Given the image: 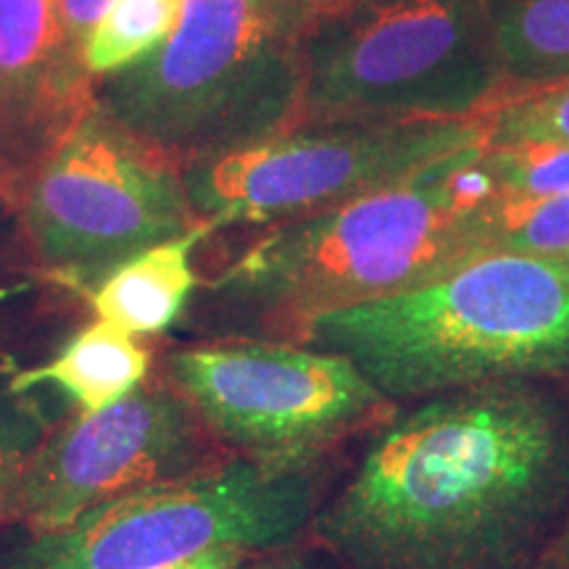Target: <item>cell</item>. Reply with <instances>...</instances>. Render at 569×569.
Masks as SVG:
<instances>
[{"label":"cell","mask_w":569,"mask_h":569,"mask_svg":"<svg viewBox=\"0 0 569 569\" xmlns=\"http://www.w3.org/2000/svg\"><path fill=\"white\" fill-rule=\"evenodd\" d=\"M184 0H113L84 42L88 74L111 77L159 51L172 38Z\"/></svg>","instance_id":"obj_15"},{"label":"cell","mask_w":569,"mask_h":569,"mask_svg":"<svg viewBox=\"0 0 569 569\" xmlns=\"http://www.w3.org/2000/svg\"><path fill=\"white\" fill-rule=\"evenodd\" d=\"M486 159L511 193L532 198L569 193V142L488 146Z\"/></svg>","instance_id":"obj_19"},{"label":"cell","mask_w":569,"mask_h":569,"mask_svg":"<svg viewBox=\"0 0 569 569\" xmlns=\"http://www.w3.org/2000/svg\"><path fill=\"white\" fill-rule=\"evenodd\" d=\"M209 438L167 380L142 382L111 407L51 427L21 475L11 525L59 530L117 498L201 472L213 465Z\"/></svg>","instance_id":"obj_10"},{"label":"cell","mask_w":569,"mask_h":569,"mask_svg":"<svg viewBox=\"0 0 569 569\" xmlns=\"http://www.w3.org/2000/svg\"><path fill=\"white\" fill-rule=\"evenodd\" d=\"M478 142H488L482 117L303 122L193 163L182 180L211 230L282 224L409 180Z\"/></svg>","instance_id":"obj_8"},{"label":"cell","mask_w":569,"mask_h":569,"mask_svg":"<svg viewBox=\"0 0 569 569\" xmlns=\"http://www.w3.org/2000/svg\"><path fill=\"white\" fill-rule=\"evenodd\" d=\"M17 198L34 259L88 293L134 253L206 224L190 203L182 169L127 132L98 101Z\"/></svg>","instance_id":"obj_7"},{"label":"cell","mask_w":569,"mask_h":569,"mask_svg":"<svg viewBox=\"0 0 569 569\" xmlns=\"http://www.w3.org/2000/svg\"><path fill=\"white\" fill-rule=\"evenodd\" d=\"M348 0H253L259 17L267 21L280 38L296 42L303 38L327 13L338 11Z\"/></svg>","instance_id":"obj_20"},{"label":"cell","mask_w":569,"mask_h":569,"mask_svg":"<svg viewBox=\"0 0 569 569\" xmlns=\"http://www.w3.org/2000/svg\"><path fill=\"white\" fill-rule=\"evenodd\" d=\"M301 343L346 356L388 401L569 375V264L486 253L407 293L319 317Z\"/></svg>","instance_id":"obj_3"},{"label":"cell","mask_w":569,"mask_h":569,"mask_svg":"<svg viewBox=\"0 0 569 569\" xmlns=\"http://www.w3.org/2000/svg\"><path fill=\"white\" fill-rule=\"evenodd\" d=\"M151 365V351L138 338L98 319L69 338L48 365L17 372L11 382L17 390L51 386L74 403L77 415H92L148 382Z\"/></svg>","instance_id":"obj_13"},{"label":"cell","mask_w":569,"mask_h":569,"mask_svg":"<svg viewBox=\"0 0 569 569\" xmlns=\"http://www.w3.org/2000/svg\"><path fill=\"white\" fill-rule=\"evenodd\" d=\"M51 427L34 390H17L11 380H0V528H11L17 486Z\"/></svg>","instance_id":"obj_18"},{"label":"cell","mask_w":569,"mask_h":569,"mask_svg":"<svg viewBox=\"0 0 569 569\" xmlns=\"http://www.w3.org/2000/svg\"><path fill=\"white\" fill-rule=\"evenodd\" d=\"M163 380L234 457L269 461H317L390 409L346 356L284 340L182 348Z\"/></svg>","instance_id":"obj_9"},{"label":"cell","mask_w":569,"mask_h":569,"mask_svg":"<svg viewBox=\"0 0 569 569\" xmlns=\"http://www.w3.org/2000/svg\"><path fill=\"white\" fill-rule=\"evenodd\" d=\"M293 124L472 119L507 90L486 0H348L298 40Z\"/></svg>","instance_id":"obj_4"},{"label":"cell","mask_w":569,"mask_h":569,"mask_svg":"<svg viewBox=\"0 0 569 569\" xmlns=\"http://www.w3.org/2000/svg\"><path fill=\"white\" fill-rule=\"evenodd\" d=\"M486 6L507 80L503 96L569 80V0H486Z\"/></svg>","instance_id":"obj_14"},{"label":"cell","mask_w":569,"mask_h":569,"mask_svg":"<svg viewBox=\"0 0 569 569\" xmlns=\"http://www.w3.org/2000/svg\"><path fill=\"white\" fill-rule=\"evenodd\" d=\"M111 3L113 0H59L63 30H67V38L77 51L82 53L84 42H88Z\"/></svg>","instance_id":"obj_21"},{"label":"cell","mask_w":569,"mask_h":569,"mask_svg":"<svg viewBox=\"0 0 569 569\" xmlns=\"http://www.w3.org/2000/svg\"><path fill=\"white\" fill-rule=\"evenodd\" d=\"M451 156L336 209L272 224L203 284L211 315L238 332L301 343L319 317L407 293L496 253L480 213L448 193Z\"/></svg>","instance_id":"obj_2"},{"label":"cell","mask_w":569,"mask_h":569,"mask_svg":"<svg viewBox=\"0 0 569 569\" xmlns=\"http://www.w3.org/2000/svg\"><path fill=\"white\" fill-rule=\"evenodd\" d=\"M559 553H561V559L569 561V517H567L565 532H561V538H559Z\"/></svg>","instance_id":"obj_23"},{"label":"cell","mask_w":569,"mask_h":569,"mask_svg":"<svg viewBox=\"0 0 569 569\" xmlns=\"http://www.w3.org/2000/svg\"><path fill=\"white\" fill-rule=\"evenodd\" d=\"M567 482L561 409L532 380L493 382L390 419L315 528L356 569H507Z\"/></svg>","instance_id":"obj_1"},{"label":"cell","mask_w":569,"mask_h":569,"mask_svg":"<svg viewBox=\"0 0 569 569\" xmlns=\"http://www.w3.org/2000/svg\"><path fill=\"white\" fill-rule=\"evenodd\" d=\"M565 261H567V264H569V256H565Z\"/></svg>","instance_id":"obj_24"},{"label":"cell","mask_w":569,"mask_h":569,"mask_svg":"<svg viewBox=\"0 0 569 569\" xmlns=\"http://www.w3.org/2000/svg\"><path fill=\"white\" fill-rule=\"evenodd\" d=\"M209 232V224L196 227L180 238L134 253L106 274L90 293L98 319L122 327L134 338L169 330L193 296L198 284L193 253Z\"/></svg>","instance_id":"obj_12"},{"label":"cell","mask_w":569,"mask_h":569,"mask_svg":"<svg viewBox=\"0 0 569 569\" xmlns=\"http://www.w3.org/2000/svg\"><path fill=\"white\" fill-rule=\"evenodd\" d=\"M96 101L127 132L180 169L243 148L296 122L298 46L253 0H184L159 51L103 77Z\"/></svg>","instance_id":"obj_5"},{"label":"cell","mask_w":569,"mask_h":569,"mask_svg":"<svg viewBox=\"0 0 569 569\" xmlns=\"http://www.w3.org/2000/svg\"><path fill=\"white\" fill-rule=\"evenodd\" d=\"M248 553L243 551H211L203 557L184 561V565L169 567V569H243Z\"/></svg>","instance_id":"obj_22"},{"label":"cell","mask_w":569,"mask_h":569,"mask_svg":"<svg viewBox=\"0 0 569 569\" xmlns=\"http://www.w3.org/2000/svg\"><path fill=\"white\" fill-rule=\"evenodd\" d=\"M96 103V84L63 30L59 0H0V161L17 196Z\"/></svg>","instance_id":"obj_11"},{"label":"cell","mask_w":569,"mask_h":569,"mask_svg":"<svg viewBox=\"0 0 569 569\" xmlns=\"http://www.w3.org/2000/svg\"><path fill=\"white\" fill-rule=\"evenodd\" d=\"M315 461L232 457L117 498L59 530L27 532L0 569H169L211 551L282 549L315 522Z\"/></svg>","instance_id":"obj_6"},{"label":"cell","mask_w":569,"mask_h":569,"mask_svg":"<svg viewBox=\"0 0 569 569\" xmlns=\"http://www.w3.org/2000/svg\"><path fill=\"white\" fill-rule=\"evenodd\" d=\"M480 117L488 127V146L569 142V80L498 98Z\"/></svg>","instance_id":"obj_17"},{"label":"cell","mask_w":569,"mask_h":569,"mask_svg":"<svg viewBox=\"0 0 569 569\" xmlns=\"http://www.w3.org/2000/svg\"><path fill=\"white\" fill-rule=\"evenodd\" d=\"M480 219L493 251L540 259L569 256V193L532 198L501 190V196L480 211Z\"/></svg>","instance_id":"obj_16"}]
</instances>
